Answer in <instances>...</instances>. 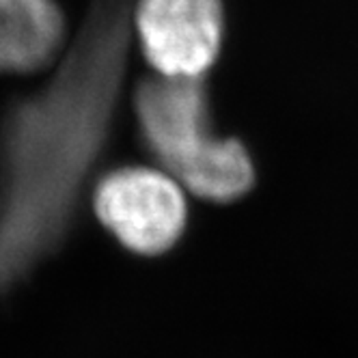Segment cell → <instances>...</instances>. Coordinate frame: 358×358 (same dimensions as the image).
<instances>
[{"label": "cell", "instance_id": "6da1fadb", "mask_svg": "<svg viewBox=\"0 0 358 358\" xmlns=\"http://www.w3.org/2000/svg\"><path fill=\"white\" fill-rule=\"evenodd\" d=\"M134 41V0H91L57 73L0 127V292L69 231L104 153Z\"/></svg>", "mask_w": 358, "mask_h": 358}, {"label": "cell", "instance_id": "7a4b0ae2", "mask_svg": "<svg viewBox=\"0 0 358 358\" xmlns=\"http://www.w3.org/2000/svg\"><path fill=\"white\" fill-rule=\"evenodd\" d=\"M143 145L184 190L199 199L229 203L255 184V164L238 141L214 132L206 78L153 73L134 97Z\"/></svg>", "mask_w": 358, "mask_h": 358}, {"label": "cell", "instance_id": "3957f363", "mask_svg": "<svg viewBox=\"0 0 358 358\" xmlns=\"http://www.w3.org/2000/svg\"><path fill=\"white\" fill-rule=\"evenodd\" d=\"M93 208L108 231L145 257L169 252L188 224L184 188L160 169L123 166L101 177Z\"/></svg>", "mask_w": 358, "mask_h": 358}, {"label": "cell", "instance_id": "277c9868", "mask_svg": "<svg viewBox=\"0 0 358 358\" xmlns=\"http://www.w3.org/2000/svg\"><path fill=\"white\" fill-rule=\"evenodd\" d=\"M134 39L156 73L206 78L224 39L222 0H134Z\"/></svg>", "mask_w": 358, "mask_h": 358}, {"label": "cell", "instance_id": "5b68a950", "mask_svg": "<svg viewBox=\"0 0 358 358\" xmlns=\"http://www.w3.org/2000/svg\"><path fill=\"white\" fill-rule=\"evenodd\" d=\"M63 45L65 17L55 0H0V71H39Z\"/></svg>", "mask_w": 358, "mask_h": 358}]
</instances>
